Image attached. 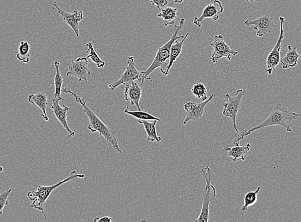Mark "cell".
I'll return each mask as SVG.
<instances>
[{
  "label": "cell",
  "mask_w": 301,
  "mask_h": 222,
  "mask_svg": "<svg viewBox=\"0 0 301 222\" xmlns=\"http://www.w3.org/2000/svg\"><path fill=\"white\" fill-rule=\"evenodd\" d=\"M301 116V113H295V112L290 111L287 108L284 107L280 103H277L274 107L270 115L264 122L256 125L252 128L242 132L240 134L239 136L235 138L233 144L240 145V141L252 133L253 132L260 129L266 128L267 127L273 126V125H280V126L285 127L287 131L293 132V129H291V121L298 119Z\"/></svg>",
  "instance_id": "1"
},
{
  "label": "cell",
  "mask_w": 301,
  "mask_h": 222,
  "mask_svg": "<svg viewBox=\"0 0 301 222\" xmlns=\"http://www.w3.org/2000/svg\"><path fill=\"white\" fill-rule=\"evenodd\" d=\"M62 92L64 93L71 94L75 98V102L79 103L81 106L82 107L83 111L88 116L89 120V125L87 128L93 133L98 132L100 133V136H103L105 138L108 144L111 145L116 151L122 154V151H121L120 145H119L116 136V132L112 130L106 124H105L97 115H96V113L91 109H89L86 103H85L84 99L81 98L77 94L72 91L69 87L62 88Z\"/></svg>",
  "instance_id": "2"
},
{
  "label": "cell",
  "mask_w": 301,
  "mask_h": 222,
  "mask_svg": "<svg viewBox=\"0 0 301 222\" xmlns=\"http://www.w3.org/2000/svg\"><path fill=\"white\" fill-rule=\"evenodd\" d=\"M85 175L82 174H78L76 170H73L71 172L68 178L64 179V180L60 181L59 182L55 184V185L51 186H42L39 185L35 189L31 190L27 194L28 199L32 201L31 207L34 208L35 210L40 211L44 215L45 221L48 222L46 215L44 212L45 203L49 197L51 192L55 190L56 188L60 187L63 184L68 182L70 181H76L78 178H84Z\"/></svg>",
  "instance_id": "3"
},
{
  "label": "cell",
  "mask_w": 301,
  "mask_h": 222,
  "mask_svg": "<svg viewBox=\"0 0 301 222\" xmlns=\"http://www.w3.org/2000/svg\"><path fill=\"white\" fill-rule=\"evenodd\" d=\"M185 21V20L184 18H181V19H179V24L178 26H175V28H175L174 31H172L171 38H170L167 42H166L165 44L158 49L156 55L155 56L153 62H152L149 68L147 69L146 71H142L143 76L142 80H141V84L143 85L146 80H150L151 82L156 84V81L152 80L151 78L149 77V75L155 69L158 68H160V70L162 69L163 65L165 64V62L168 59H169L170 48H171L172 44L177 39H181V38H183L184 36H185L177 35L179 31L181 30L182 28H183Z\"/></svg>",
  "instance_id": "4"
},
{
  "label": "cell",
  "mask_w": 301,
  "mask_h": 222,
  "mask_svg": "<svg viewBox=\"0 0 301 222\" xmlns=\"http://www.w3.org/2000/svg\"><path fill=\"white\" fill-rule=\"evenodd\" d=\"M201 174L206 182L205 189H204V199L201 214L198 218L195 220V222H208L210 218V208L211 202L213 201L219 203L216 199V190L214 186L212 185V169L209 165L206 166L201 170Z\"/></svg>",
  "instance_id": "5"
},
{
  "label": "cell",
  "mask_w": 301,
  "mask_h": 222,
  "mask_svg": "<svg viewBox=\"0 0 301 222\" xmlns=\"http://www.w3.org/2000/svg\"><path fill=\"white\" fill-rule=\"evenodd\" d=\"M247 94L246 89H240L237 90L235 96H231L230 94H226L225 96V102L223 103V111L222 114L224 116H228L232 121L233 128H234L238 137L240 135V132L237 125V116L240 108L241 107L242 99Z\"/></svg>",
  "instance_id": "6"
},
{
  "label": "cell",
  "mask_w": 301,
  "mask_h": 222,
  "mask_svg": "<svg viewBox=\"0 0 301 222\" xmlns=\"http://www.w3.org/2000/svg\"><path fill=\"white\" fill-rule=\"evenodd\" d=\"M213 42L210 44L213 48V52L211 56V59L213 64L216 63L221 58H226L229 61H231L233 56L237 55L239 52L233 50L227 44L224 39L223 35H217L213 36Z\"/></svg>",
  "instance_id": "7"
},
{
  "label": "cell",
  "mask_w": 301,
  "mask_h": 222,
  "mask_svg": "<svg viewBox=\"0 0 301 222\" xmlns=\"http://www.w3.org/2000/svg\"><path fill=\"white\" fill-rule=\"evenodd\" d=\"M142 76V71H139L136 68L134 57H129L128 58L127 66L124 73L121 76L120 80L109 85V89L111 91H114L121 85H124L125 86L131 85L136 80H139L141 82Z\"/></svg>",
  "instance_id": "8"
},
{
  "label": "cell",
  "mask_w": 301,
  "mask_h": 222,
  "mask_svg": "<svg viewBox=\"0 0 301 222\" xmlns=\"http://www.w3.org/2000/svg\"><path fill=\"white\" fill-rule=\"evenodd\" d=\"M244 24L248 26H254V30L257 31L256 35L262 37L267 34H272L273 29L277 28L275 23V19L268 13L254 19L253 17L247 19Z\"/></svg>",
  "instance_id": "9"
},
{
  "label": "cell",
  "mask_w": 301,
  "mask_h": 222,
  "mask_svg": "<svg viewBox=\"0 0 301 222\" xmlns=\"http://www.w3.org/2000/svg\"><path fill=\"white\" fill-rule=\"evenodd\" d=\"M285 19L284 16L280 17V33L279 38L276 42L275 47L271 51V52L269 54L268 57L267 58V70L265 73H267L269 75H271L272 73L276 67L279 65L281 60L280 52L282 50V44L285 38L284 26Z\"/></svg>",
  "instance_id": "10"
},
{
  "label": "cell",
  "mask_w": 301,
  "mask_h": 222,
  "mask_svg": "<svg viewBox=\"0 0 301 222\" xmlns=\"http://www.w3.org/2000/svg\"><path fill=\"white\" fill-rule=\"evenodd\" d=\"M88 58L86 57H78L71 61L69 66V70L66 74L67 76H75L79 82L84 81L85 84H89L88 77L92 76L89 67Z\"/></svg>",
  "instance_id": "11"
},
{
  "label": "cell",
  "mask_w": 301,
  "mask_h": 222,
  "mask_svg": "<svg viewBox=\"0 0 301 222\" xmlns=\"http://www.w3.org/2000/svg\"><path fill=\"white\" fill-rule=\"evenodd\" d=\"M213 98V94H211L207 100L201 103H196L188 102L184 105V110L185 111V118L182 120V124H186L190 120L197 121L203 117L204 109L206 105Z\"/></svg>",
  "instance_id": "12"
},
{
  "label": "cell",
  "mask_w": 301,
  "mask_h": 222,
  "mask_svg": "<svg viewBox=\"0 0 301 222\" xmlns=\"http://www.w3.org/2000/svg\"><path fill=\"white\" fill-rule=\"evenodd\" d=\"M224 12V7L220 0H214L213 3L207 4L204 8L203 12L200 17H195L194 24L201 28L202 22L204 19H212L216 21Z\"/></svg>",
  "instance_id": "13"
},
{
  "label": "cell",
  "mask_w": 301,
  "mask_h": 222,
  "mask_svg": "<svg viewBox=\"0 0 301 222\" xmlns=\"http://www.w3.org/2000/svg\"><path fill=\"white\" fill-rule=\"evenodd\" d=\"M54 8L57 9V12L62 17L65 23L68 24L71 27L76 37H79L80 22L84 18V13L82 10H75L73 12L69 13L62 10L58 5L57 1L53 3Z\"/></svg>",
  "instance_id": "14"
},
{
  "label": "cell",
  "mask_w": 301,
  "mask_h": 222,
  "mask_svg": "<svg viewBox=\"0 0 301 222\" xmlns=\"http://www.w3.org/2000/svg\"><path fill=\"white\" fill-rule=\"evenodd\" d=\"M51 109H52L54 115H55L56 118L61 123L64 129L68 132V138L75 136V132L72 131L70 127H69L68 124H67V112L69 111V108L65 106V105H63L61 107L59 104V102L52 100V105H51Z\"/></svg>",
  "instance_id": "15"
},
{
  "label": "cell",
  "mask_w": 301,
  "mask_h": 222,
  "mask_svg": "<svg viewBox=\"0 0 301 222\" xmlns=\"http://www.w3.org/2000/svg\"><path fill=\"white\" fill-rule=\"evenodd\" d=\"M141 96H142V89L137 83L134 82L131 85H125L124 91L125 101L130 102L132 106L136 105L139 111H141L139 104Z\"/></svg>",
  "instance_id": "16"
},
{
  "label": "cell",
  "mask_w": 301,
  "mask_h": 222,
  "mask_svg": "<svg viewBox=\"0 0 301 222\" xmlns=\"http://www.w3.org/2000/svg\"><path fill=\"white\" fill-rule=\"evenodd\" d=\"M28 103L35 105L41 110L42 111L41 117L43 118L44 120H49L46 113V108L48 105V98H47L46 94L44 92L40 91L35 94H30L28 97Z\"/></svg>",
  "instance_id": "17"
},
{
  "label": "cell",
  "mask_w": 301,
  "mask_h": 222,
  "mask_svg": "<svg viewBox=\"0 0 301 222\" xmlns=\"http://www.w3.org/2000/svg\"><path fill=\"white\" fill-rule=\"evenodd\" d=\"M188 35H189V33H186L183 39H182L181 41L179 42L177 40L172 44L171 48H170L169 62H168L167 66L165 67V70L163 72L162 74L163 75L167 76L169 73L170 69L172 68L174 62L176 61L177 58L180 55L184 42H185L186 38L188 37Z\"/></svg>",
  "instance_id": "18"
},
{
  "label": "cell",
  "mask_w": 301,
  "mask_h": 222,
  "mask_svg": "<svg viewBox=\"0 0 301 222\" xmlns=\"http://www.w3.org/2000/svg\"><path fill=\"white\" fill-rule=\"evenodd\" d=\"M288 51L286 55L280 60V64L282 65L283 69H287L291 67H295L298 65V59L301 57L300 54L298 52V49L296 47H293L291 45L287 46Z\"/></svg>",
  "instance_id": "19"
},
{
  "label": "cell",
  "mask_w": 301,
  "mask_h": 222,
  "mask_svg": "<svg viewBox=\"0 0 301 222\" xmlns=\"http://www.w3.org/2000/svg\"><path fill=\"white\" fill-rule=\"evenodd\" d=\"M251 147L250 143H248L243 146L236 145L233 147L225 148V150L228 151V156L230 157L231 160L236 162L238 160H246L244 156L250 151Z\"/></svg>",
  "instance_id": "20"
},
{
  "label": "cell",
  "mask_w": 301,
  "mask_h": 222,
  "mask_svg": "<svg viewBox=\"0 0 301 222\" xmlns=\"http://www.w3.org/2000/svg\"><path fill=\"white\" fill-rule=\"evenodd\" d=\"M179 13L177 8H172L167 6L163 9H161V12L157 14V16L163 19V27H167L174 24L175 19L178 16Z\"/></svg>",
  "instance_id": "21"
},
{
  "label": "cell",
  "mask_w": 301,
  "mask_h": 222,
  "mask_svg": "<svg viewBox=\"0 0 301 222\" xmlns=\"http://www.w3.org/2000/svg\"><path fill=\"white\" fill-rule=\"evenodd\" d=\"M138 122L139 124H143L145 127L148 135V140L150 141V142H154V141L157 142H161L162 138L159 136L156 133V125L157 120L150 122V120H139Z\"/></svg>",
  "instance_id": "22"
},
{
  "label": "cell",
  "mask_w": 301,
  "mask_h": 222,
  "mask_svg": "<svg viewBox=\"0 0 301 222\" xmlns=\"http://www.w3.org/2000/svg\"><path fill=\"white\" fill-rule=\"evenodd\" d=\"M54 66L56 69V74L54 78V85H55V93H54L53 100L55 101H64V98H62L61 92L63 84V78L60 71V62H54Z\"/></svg>",
  "instance_id": "23"
},
{
  "label": "cell",
  "mask_w": 301,
  "mask_h": 222,
  "mask_svg": "<svg viewBox=\"0 0 301 222\" xmlns=\"http://www.w3.org/2000/svg\"><path fill=\"white\" fill-rule=\"evenodd\" d=\"M30 46L28 42L21 41L20 42L19 51L16 55V58L20 62L28 64L30 60Z\"/></svg>",
  "instance_id": "24"
},
{
  "label": "cell",
  "mask_w": 301,
  "mask_h": 222,
  "mask_svg": "<svg viewBox=\"0 0 301 222\" xmlns=\"http://www.w3.org/2000/svg\"><path fill=\"white\" fill-rule=\"evenodd\" d=\"M85 46L87 47V53H88V55L87 56V58H90L93 61L94 64L96 65V66L99 69H102L105 66V62L103 61V60L101 59L100 57H99L98 53H96L95 49L94 48L93 44L91 42H88L85 44Z\"/></svg>",
  "instance_id": "25"
},
{
  "label": "cell",
  "mask_w": 301,
  "mask_h": 222,
  "mask_svg": "<svg viewBox=\"0 0 301 222\" xmlns=\"http://www.w3.org/2000/svg\"><path fill=\"white\" fill-rule=\"evenodd\" d=\"M191 92L195 98L201 100V102H204L208 98L207 89L202 83L195 84Z\"/></svg>",
  "instance_id": "26"
},
{
  "label": "cell",
  "mask_w": 301,
  "mask_h": 222,
  "mask_svg": "<svg viewBox=\"0 0 301 222\" xmlns=\"http://www.w3.org/2000/svg\"><path fill=\"white\" fill-rule=\"evenodd\" d=\"M124 111L125 113L129 114V115L134 116V117L138 118L139 120H157L158 122H161L160 118L156 117V116L148 113L147 111H130L129 107H127Z\"/></svg>",
  "instance_id": "27"
},
{
  "label": "cell",
  "mask_w": 301,
  "mask_h": 222,
  "mask_svg": "<svg viewBox=\"0 0 301 222\" xmlns=\"http://www.w3.org/2000/svg\"><path fill=\"white\" fill-rule=\"evenodd\" d=\"M261 190V187H258L257 190L254 192H249L244 197V205L241 208L242 212H246L248 210L249 207L253 206L257 203L258 199V194Z\"/></svg>",
  "instance_id": "28"
},
{
  "label": "cell",
  "mask_w": 301,
  "mask_h": 222,
  "mask_svg": "<svg viewBox=\"0 0 301 222\" xmlns=\"http://www.w3.org/2000/svg\"><path fill=\"white\" fill-rule=\"evenodd\" d=\"M12 192V190L8 189L6 191L0 194V215L3 214L4 208L8 205V198Z\"/></svg>",
  "instance_id": "29"
},
{
  "label": "cell",
  "mask_w": 301,
  "mask_h": 222,
  "mask_svg": "<svg viewBox=\"0 0 301 222\" xmlns=\"http://www.w3.org/2000/svg\"><path fill=\"white\" fill-rule=\"evenodd\" d=\"M150 3L157 8L161 9L167 5L168 0H150Z\"/></svg>",
  "instance_id": "30"
},
{
  "label": "cell",
  "mask_w": 301,
  "mask_h": 222,
  "mask_svg": "<svg viewBox=\"0 0 301 222\" xmlns=\"http://www.w3.org/2000/svg\"><path fill=\"white\" fill-rule=\"evenodd\" d=\"M113 221L111 217L106 216L102 217V218H100V217H96L95 219H94V222H111Z\"/></svg>",
  "instance_id": "31"
},
{
  "label": "cell",
  "mask_w": 301,
  "mask_h": 222,
  "mask_svg": "<svg viewBox=\"0 0 301 222\" xmlns=\"http://www.w3.org/2000/svg\"><path fill=\"white\" fill-rule=\"evenodd\" d=\"M175 3H181L182 2H183L184 0H173Z\"/></svg>",
  "instance_id": "32"
},
{
  "label": "cell",
  "mask_w": 301,
  "mask_h": 222,
  "mask_svg": "<svg viewBox=\"0 0 301 222\" xmlns=\"http://www.w3.org/2000/svg\"><path fill=\"white\" fill-rule=\"evenodd\" d=\"M247 1L251 2V3H253V2L258 1L259 0H246Z\"/></svg>",
  "instance_id": "33"
},
{
  "label": "cell",
  "mask_w": 301,
  "mask_h": 222,
  "mask_svg": "<svg viewBox=\"0 0 301 222\" xmlns=\"http://www.w3.org/2000/svg\"><path fill=\"white\" fill-rule=\"evenodd\" d=\"M3 171V168L0 166V172H2Z\"/></svg>",
  "instance_id": "34"
}]
</instances>
